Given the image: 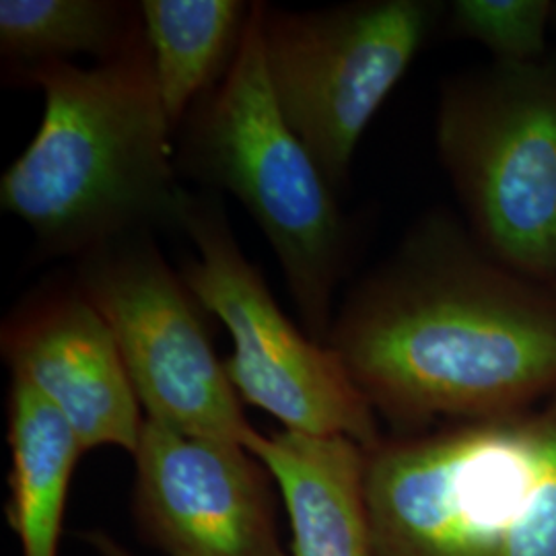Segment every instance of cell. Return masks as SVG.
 I'll return each mask as SVG.
<instances>
[{"mask_svg":"<svg viewBox=\"0 0 556 556\" xmlns=\"http://www.w3.org/2000/svg\"><path fill=\"white\" fill-rule=\"evenodd\" d=\"M326 344L400 431L516 417L556 397V287L435 223L358 287Z\"/></svg>","mask_w":556,"mask_h":556,"instance_id":"obj_1","label":"cell"},{"mask_svg":"<svg viewBox=\"0 0 556 556\" xmlns=\"http://www.w3.org/2000/svg\"><path fill=\"white\" fill-rule=\"evenodd\" d=\"M23 75L43 91L38 135L2 176L0 206L52 252L89 254L178 217L172 122L144 36L96 68L40 62Z\"/></svg>","mask_w":556,"mask_h":556,"instance_id":"obj_2","label":"cell"},{"mask_svg":"<svg viewBox=\"0 0 556 556\" xmlns=\"http://www.w3.org/2000/svg\"><path fill=\"white\" fill-rule=\"evenodd\" d=\"M264 4L219 85L199 101L186 137L192 176L231 192L275 250L299 314L328 338L346 227L332 188L278 108L264 59Z\"/></svg>","mask_w":556,"mask_h":556,"instance_id":"obj_3","label":"cell"},{"mask_svg":"<svg viewBox=\"0 0 556 556\" xmlns=\"http://www.w3.org/2000/svg\"><path fill=\"white\" fill-rule=\"evenodd\" d=\"M556 454L542 413L459 422L367 450L374 556H498Z\"/></svg>","mask_w":556,"mask_h":556,"instance_id":"obj_4","label":"cell"},{"mask_svg":"<svg viewBox=\"0 0 556 556\" xmlns=\"http://www.w3.org/2000/svg\"><path fill=\"white\" fill-rule=\"evenodd\" d=\"M438 147L480 248L556 287V62L505 64L443 93Z\"/></svg>","mask_w":556,"mask_h":556,"instance_id":"obj_5","label":"cell"},{"mask_svg":"<svg viewBox=\"0 0 556 556\" xmlns=\"http://www.w3.org/2000/svg\"><path fill=\"white\" fill-rule=\"evenodd\" d=\"M176 220L199 252L184 266L181 280L231 334L233 353L225 371L241 402L266 410L287 431L340 435L365 450L376 447L378 415L344 361L326 342L303 337L282 314L219 206L181 192Z\"/></svg>","mask_w":556,"mask_h":556,"instance_id":"obj_6","label":"cell"},{"mask_svg":"<svg viewBox=\"0 0 556 556\" xmlns=\"http://www.w3.org/2000/svg\"><path fill=\"white\" fill-rule=\"evenodd\" d=\"M433 9L374 0L312 13L264 7V59L278 108L330 188L417 56Z\"/></svg>","mask_w":556,"mask_h":556,"instance_id":"obj_7","label":"cell"},{"mask_svg":"<svg viewBox=\"0 0 556 556\" xmlns=\"http://www.w3.org/2000/svg\"><path fill=\"white\" fill-rule=\"evenodd\" d=\"M80 291L116 338L147 418L184 435L245 445L250 427L197 299L140 233L85 254Z\"/></svg>","mask_w":556,"mask_h":556,"instance_id":"obj_8","label":"cell"},{"mask_svg":"<svg viewBox=\"0 0 556 556\" xmlns=\"http://www.w3.org/2000/svg\"><path fill=\"white\" fill-rule=\"evenodd\" d=\"M132 456V514L163 555L291 556L278 536L273 477L245 445L147 418Z\"/></svg>","mask_w":556,"mask_h":556,"instance_id":"obj_9","label":"cell"},{"mask_svg":"<svg viewBox=\"0 0 556 556\" xmlns=\"http://www.w3.org/2000/svg\"><path fill=\"white\" fill-rule=\"evenodd\" d=\"M13 378L29 381L75 429L85 452H137L147 417L108 321L85 293L64 291L29 305L4 326Z\"/></svg>","mask_w":556,"mask_h":556,"instance_id":"obj_10","label":"cell"},{"mask_svg":"<svg viewBox=\"0 0 556 556\" xmlns=\"http://www.w3.org/2000/svg\"><path fill=\"white\" fill-rule=\"evenodd\" d=\"M245 447L277 482L291 519V556H374L363 445L340 435L254 429Z\"/></svg>","mask_w":556,"mask_h":556,"instance_id":"obj_11","label":"cell"},{"mask_svg":"<svg viewBox=\"0 0 556 556\" xmlns=\"http://www.w3.org/2000/svg\"><path fill=\"white\" fill-rule=\"evenodd\" d=\"M7 439V523L21 556H59L68 486L85 450L59 408L23 378L11 383Z\"/></svg>","mask_w":556,"mask_h":556,"instance_id":"obj_12","label":"cell"},{"mask_svg":"<svg viewBox=\"0 0 556 556\" xmlns=\"http://www.w3.org/2000/svg\"><path fill=\"white\" fill-rule=\"evenodd\" d=\"M147 41L161 103L178 126L194 101L227 75L243 40L252 7L238 0H144Z\"/></svg>","mask_w":556,"mask_h":556,"instance_id":"obj_13","label":"cell"},{"mask_svg":"<svg viewBox=\"0 0 556 556\" xmlns=\"http://www.w3.org/2000/svg\"><path fill=\"white\" fill-rule=\"evenodd\" d=\"M137 34H126L124 11L105 0H2L0 48L25 68L71 54L103 60L124 52Z\"/></svg>","mask_w":556,"mask_h":556,"instance_id":"obj_14","label":"cell"},{"mask_svg":"<svg viewBox=\"0 0 556 556\" xmlns=\"http://www.w3.org/2000/svg\"><path fill=\"white\" fill-rule=\"evenodd\" d=\"M553 15L551 0H457L452 25L457 34L489 48L498 62L530 64L544 60Z\"/></svg>","mask_w":556,"mask_h":556,"instance_id":"obj_15","label":"cell"},{"mask_svg":"<svg viewBox=\"0 0 556 556\" xmlns=\"http://www.w3.org/2000/svg\"><path fill=\"white\" fill-rule=\"evenodd\" d=\"M498 556H556V454Z\"/></svg>","mask_w":556,"mask_h":556,"instance_id":"obj_16","label":"cell"},{"mask_svg":"<svg viewBox=\"0 0 556 556\" xmlns=\"http://www.w3.org/2000/svg\"><path fill=\"white\" fill-rule=\"evenodd\" d=\"M85 540L98 551L101 556H135L128 548H124L118 540L105 534V532H89Z\"/></svg>","mask_w":556,"mask_h":556,"instance_id":"obj_17","label":"cell"},{"mask_svg":"<svg viewBox=\"0 0 556 556\" xmlns=\"http://www.w3.org/2000/svg\"><path fill=\"white\" fill-rule=\"evenodd\" d=\"M553 400H556V397H553Z\"/></svg>","mask_w":556,"mask_h":556,"instance_id":"obj_18","label":"cell"}]
</instances>
